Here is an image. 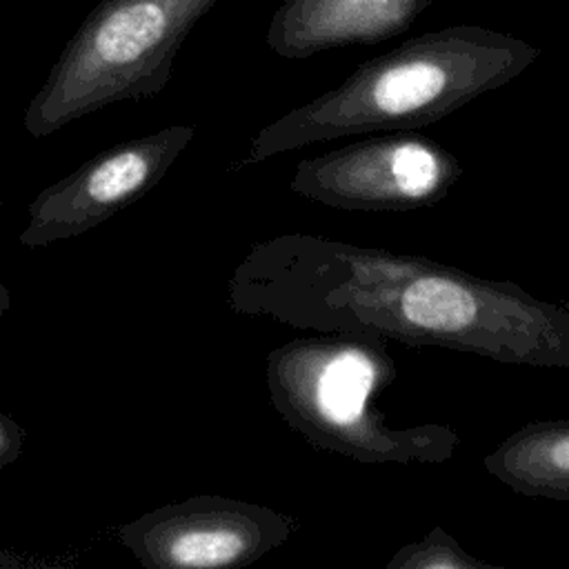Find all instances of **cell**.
<instances>
[{"label":"cell","mask_w":569,"mask_h":569,"mask_svg":"<svg viewBox=\"0 0 569 569\" xmlns=\"http://www.w3.org/2000/svg\"><path fill=\"white\" fill-rule=\"evenodd\" d=\"M387 569H502V565L487 562L469 553L442 527H433L420 540L407 542L393 551L385 565Z\"/></svg>","instance_id":"cell-10"},{"label":"cell","mask_w":569,"mask_h":569,"mask_svg":"<svg viewBox=\"0 0 569 569\" xmlns=\"http://www.w3.org/2000/svg\"><path fill=\"white\" fill-rule=\"evenodd\" d=\"M538 56L536 44L480 24L420 33L360 62L338 87L264 124L240 164L345 136L433 124L507 84Z\"/></svg>","instance_id":"cell-2"},{"label":"cell","mask_w":569,"mask_h":569,"mask_svg":"<svg viewBox=\"0 0 569 569\" xmlns=\"http://www.w3.org/2000/svg\"><path fill=\"white\" fill-rule=\"evenodd\" d=\"M220 0H100L29 100L24 129L33 138L122 100L160 93L173 60Z\"/></svg>","instance_id":"cell-4"},{"label":"cell","mask_w":569,"mask_h":569,"mask_svg":"<svg viewBox=\"0 0 569 569\" xmlns=\"http://www.w3.org/2000/svg\"><path fill=\"white\" fill-rule=\"evenodd\" d=\"M482 465L520 496L569 500V418L522 425Z\"/></svg>","instance_id":"cell-9"},{"label":"cell","mask_w":569,"mask_h":569,"mask_svg":"<svg viewBox=\"0 0 569 569\" xmlns=\"http://www.w3.org/2000/svg\"><path fill=\"white\" fill-rule=\"evenodd\" d=\"M302 522L271 507L191 496L118 527V540L147 569H236L284 545Z\"/></svg>","instance_id":"cell-6"},{"label":"cell","mask_w":569,"mask_h":569,"mask_svg":"<svg viewBox=\"0 0 569 569\" xmlns=\"http://www.w3.org/2000/svg\"><path fill=\"white\" fill-rule=\"evenodd\" d=\"M20 565H31V560L20 558V556H11L4 549H0V567H20Z\"/></svg>","instance_id":"cell-12"},{"label":"cell","mask_w":569,"mask_h":569,"mask_svg":"<svg viewBox=\"0 0 569 569\" xmlns=\"http://www.w3.org/2000/svg\"><path fill=\"white\" fill-rule=\"evenodd\" d=\"M396 376L382 340L349 333L296 338L267 356L269 400L311 447L367 465L449 462L460 447L456 429L393 427L373 402Z\"/></svg>","instance_id":"cell-3"},{"label":"cell","mask_w":569,"mask_h":569,"mask_svg":"<svg viewBox=\"0 0 569 569\" xmlns=\"http://www.w3.org/2000/svg\"><path fill=\"white\" fill-rule=\"evenodd\" d=\"M231 311L316 331L569 369V305L425 256L289 231L256 242L227 284Z\"/></svg>","instance_id":"cell-1"},{"label":"cell","mask_w":569,"mask_h":569,"mask_svg":"<svg viewBox=\"0 0 569 569\" xmlns=\"http://www.w3.org/2000/svg\"><path fill=\"white\" fill-rule=\"evenodd\" d=\"M24 440V429L9 413L0 411V471L22 456Z\"/></svg>","instance_id":"cell-11"},{"label":"cell","mask_w":569,"mask_h":569,"mask_svg":"<svg viewBox=\"0 0 569 569\" xmlns=\"http://www.w3.org/2000/svg\"><path fill=\"white\" fill-rule=\"evenodd\" d=\"M191 124L118 142L49 184L29 202L27 227L18 242L36 249L91 231L147 196L193 140Z\"/></svg>","instance_id":"cell-7"},{"label":"cell","mask_w":569,"mask_h":569,"mask_svg":"<svg viewBox=\"0 0 569 569\" xmlns=\"http://www.w3.org/2000/svg\"><path fill=\"white\" fill-rule=\"evenodd\" d=\"M460 178V160L440 142L409 131H382L300 160L289 187L340 211L405 213L433 207Z\"/></svg>","instance_id":"cell-5"},{"label":"cell","mask_w":569,"mask_h":569,"mask_svg":"<svg viewBox=\"0 0 569 569\" xmlns=\"http://www.w3.org/2000/svg\"><path fill=\"white\" fill-rule=\"evenodd\" d=\"M9 307H11V293H9V289L0 282V318L9 311Z\"/></svg>","instance_id":"cell-13"},{"label":"cell","mask_w":569,"mask_h":569,"mask_svg":"<svg viewBox=\"0 0 569 569\" xmlns=\"http://www.w3.org/2000/svg\"><path fill=\"white\" fill-rule=\"evenodd\" d=\"M429 4L431 0H282L269 20L267 44L289 60L376 44L407 31Z\"/></svg>","instance_id":"cell-8"}]
</instances>
